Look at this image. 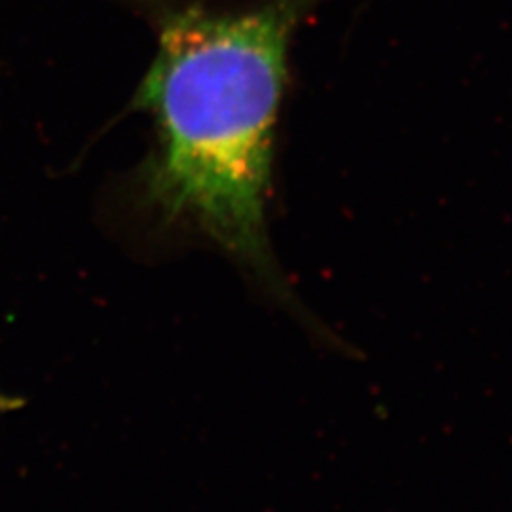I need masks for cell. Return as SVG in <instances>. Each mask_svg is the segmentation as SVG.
<instances>
[{
    "instance_id": "obj_2",
    "label": "cell",
    "mask_w": 512,
    "mask_h": 512,
    "mask_svg": "<svg viewBox=\"0 0 512 512\" xmlns=\"http://www.w3.org/2000/svg\"><path fill=\"white\" fill-rule=\"evenodd\" d=\"M18 406H21V401L12 397V395H6L0 391V414H8L12 410H16Z\"/></svg>"
},
{
    "instance_id": "obj_1",
    "label": "cell",
    "mask_w": 512,
    "mask_h": 512,
    "mask_svg": "<svg viewBox=\"0 0 512 512\" xmlns=\"http://www.w3.org/2000/svg\"><path fill=\"white\" fill-rule=\"evenodd\" d=\"M321 0H266L239 14L186 8L165 19L137 103L154 116L148 196L255 277L329 349L346 344L291 293L266 228L275 122L296 25Z\"/></svg>"
}]
</instances>
